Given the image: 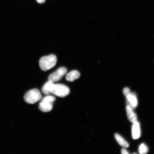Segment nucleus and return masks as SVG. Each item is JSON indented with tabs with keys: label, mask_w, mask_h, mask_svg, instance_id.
<instances>
[{
	"label": "nucleus",
	"mask_w": 154,
	"mask_h": 154,
	"mask_svg": "<svg viewBox=\"0 0 154 154\" xmlns=\"http://www.w3.org/2000/svg\"><path fill=\"white\" fill-rule=\"evenodd\" d=\"M57 61V57L51 54L42 57L39 61V66L42 70L46 72L55 66Z\"/></svg>",
	"instance_id": "nucleus-1"
},
{
	"label": "nucleus",
	"mask_w": 154,
	"mask_h": 154,
	"mask_svg": "<svg viewBox=\"0 0 154 154\" xmlns=\"http://www.w3.org/2000/svg\"><path fill=\"white\" fill-rule=\"evenodd\" d=\"M55 98L52 96H48L44 97L39 104V109L43 112H49L52 110L53 104Z\"/></svg>",
	"instance_id": "nucleus-2"
},
{
	"label": "nucleus",
	"mask_w": 154,
	"mask_h": 154,
	"mask_svg": "<svg viewBox=\"0 0 154 154\" xmlns=\"http://www.w3.org/2000/svg\"><path fill=\"white\" fill-rule=\"evenodd\" d=\"M42 99L41 93L37 89L29 90L25 94L24 99L25 101L29 104H33Z\"/></svg>",
	"instance_id": "nucleus-3"
},
{
	"label": "nucleus",
	"mask_w": 154,
	"mask_h": 154,
	"mask_svg": "<svg viewBox=\"0 0 154 154\" xmlns=\"http://www.w3.org/2000/svg\"><path fill=\"white\" fill-rule=\"evenodd\" d=\"M51 93L59 97H64L69 95L70 90L64 85L54 83Z\"/></svg>",
	"instance_id": "nucleus-4"
},
{
	"label": "nucleus",
	"mask_w": 154,
	"mask_h": 154,
	"mask_svg": "<svg viewBox=\"0 0 154 154\" xmlns=\"http://www.w3.org/2000/svg\"><path fill=\"white\" fill-rule=\"evenodd\" d=\"M67 72V69L65 67H60L55 72L50 75L48 77V80L54 82H58L66 74Z\"/></svg>",
	"instance_id": "nucleus-5"
},
{
	"label": "nucleus",
	"mask_w": 154,
	"mask_h": 154,
	"mask_svg": "<svg viewBox=\"0 0 154 154\" xmlns=\"http://www.w3.org/2000/svg\"><path fill=\"white\" fill-rule=\"evenodd\" d=\"M126 97L127 106H129L134 110L138 105V101L136 94L134 92H130L128 95L126 96Z\"/></svg>",
	"instance_id": "nucleus-6"
},
{
	"label": "nucleus",
	"mask_w": 154,
	"mask_h": 154,
	"mask_svg": "<svg viewBox=\"0 0 154 154\" xmlns=\"http://www.w3.org/2000/svg\"><path fill=\"white\" fill-rule=\"evenodd\" d=\"M132 127V136L134 140L138 139L141 135L140 123L137 121H135Z\"/></svg>",
	"instance_id": "nucleus-7"
},
{
	"label": "nucleus",
	"mask_w": 154,
	"mask_h": 154,
	"mask_svg": "<svg viewBox=\"0 0 154 154\" xmlns=\"http://www.w3.org/2000/svg\"><path fill=\"white\" fill-rule=\"evenodd\" d=\"M80 74L78 71L72 70L69 72L66 75V79L67 81L73 82L75 80L79 78Z\"/></svg>",
	"instance_id": "nucleus-8"
},
{
	"label": "nucleus",
	"mask_w": 154,
	"mask_h": 154,
	"mask_svg": "<svg viewBox=\"0 0 154 154\" xmlns=\"http://www.w3.org/2000/svg\"><path fill=\"white\" fill-rule=\"evenodd\" d=\"M126 110L128 120L131 122L134 123L135 121H137V116L136 113L134 112L133 109L129 106H127Z\"/></svg>",
	"instance_id": "nucleus-9"
},
{
	"label": "nucleus",
	"mask_w": 154,
	"mask_h": 154,
	"mask_svg": "<svg viewBox=\"0 0 154 154\" xmlns=\"http://www.w3.org/2000/svg\"><path fill=\"white\" fill-rule=\"evenodd\" d=\"M54 84V82L49 81L44 84V85L42 88V92L46 95L51 93L52 88Z\"/></svg>",
	"instance_id": "nucleus-10"
},
{
	"label": "nucleus",
	"mask_w": 154,
	"mask_h": 154,
	"mask_svg": "<svg viewBox=\"0 0 154 154\" xmlns=\"http://www.w3.org/2000/svg\"><path fill=\"white\" fill-rule=\"evenodd\" d=\"M115 137L119 144L122 147L125 148H128L129 147V145L128 142L126 141L120 135L118 134H115Z\"/></svg>",
	"instance_id": "nucleus-11"
},
{
	"label": "nucleus",
	"mask_w": 154,
	"mask_h": 154,
	"mask_svg": "<svg viewBox=\"0 0 154 154\" xmlns=\"http://www.w3.org/2000/svg\"><path fill=\"white\" fill-rule=\"evenodd\" d=\"M139 152L140 154H147L149 151V149L145 144L142 143L139 146Z\"/></svg>",
	"instance_id": "nucleus-12"
},
{
	"label": "nucleus",
	"mask_w": 154,
	"mask_h": 154,
	"mask_svg": "<svg viewBox=\"0 0 154 154\" xmlns=\"http://www.w3.org/2000/svg\"><path fill=\"white\" fill-rule=\"evenodd\" d=\"M123 92L125 96L128 95L131 92L129 88H125L124 90H123Z\"/></svg>",
	"instance_id": "nucleus-13"
},
{
	"label": "nucleus",
	"mask_w": 154,
	"mask_h": 154,
	"mask_svg": "<svg viewBox=\"0 0 154 154\" xmlns=\"http://www.w3.org/2000/svg\"><path fill=\"white\" fill-rule=\"evenodd\" d=\"M121 153L122 154H129V153L127 151V150L125 149H122V150H121Z\"/></svg>",
	"instance_id": "nucleus-14"
},
{
	"label": "nucleus",
	"mask_w": 154,
	"mask_h": 154,
	"mask_svg": "<svg viewBox=\"0 0 154 154\" xmlns=\"http://www.w3.org/2000/svg\"><path fill=\"white\" fill-rule=\"evenodd\" d=\"M37 2L40 4H42L45 2V0H36Z\"/></svg>",
	"instance_id": "nucleus-15"
}]
</instances>
